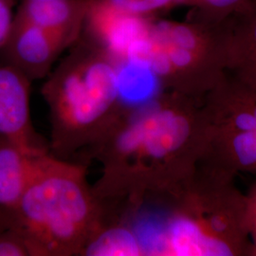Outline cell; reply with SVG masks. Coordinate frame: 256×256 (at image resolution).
I'll return each mask as SVG.
<instances>
[{
	"mask_svg": "<svg viewBox=\"0 0 256 256\" xmlns=\"http://www.w3.org/2000/svg\"><path fill=\"white\" fill-rule=\"evenodd\" d=\"M206 147L204 97L158 90L126 104L82 162L101 164L93 194L106 216L126 220L146 200L171 191L192 174Z\"/></svg>",
	"mask_w": 256,
	"mask_h": 256,
	"instance_id": "obj_1",
	"label": "cell"
},
{
	"mask_svg": "<svg viewBox=\"0 0 256 256\" xmlns=\"http://www.w3.org/2000/svg\"><path fill=\"white\" fill-rule=\"evenodd\" d=\"M234 176L202 158L173 190L146 200L164 212L135 229L144 256H250L246 196Z\"/></svg>",
	"mask_w": 256,
	"mask_h": 256,
	"instance_id": "obj_2",
	"label": "cell"
},
{
	"mask_svg": "<svg viewBox=\"0 0 256 256\" xmlns=\"http://www.w3.org/2000/svg\"><path fill=\"white\" fill-rule=\"evenodd\" d=\"M88 165L46 156L18 198L0 206V230L18 232L30 256H81L106 222Z\"/></svg>",
	"mask_w": 256,
	"mask_h": 256,
	"instance_id": "obj_3",
	"label": "cell"
},
{
	"mask_svg": "<svg viewBox=\"0 0 256 256\" xmlns=\"http://www.w3.org/2000/svg\"><path fill=\"white\" fill-rule=\"evenodd\" d=\"M122 64L82 36L41 88L50 111V154L72 160L104 137L124 110Z\"/></svg>",
	"mask_w": 256,
	"mask_h": 256,
	"instance_id": "obj_4",
	"label": "cell"
},
{
	"mask_svg": "<svg viewBox=\"0 0 256 256\" xmlns=\"http://www.w3.org/2000/svg\"><path fill=\"white\" fill-rule=\"evenodd\" d=\"M227 40L228 18L220 23L149 19L128 64L146 70L160 90L203 98L226 74Z\"/></svg>",
	"mask_w": 256,
	"mask_h": 256,
	"instance_id": "obj_5",
	"label": "cell"
},
{
	"mask_svg": "<svg viewBox=\"0 0 256 256\" xmlns=\"http://www.w3.org/2000/svg\"><path fill=\"white\" fill-rule=\"evenodd\" d=\"M204 158L230 174H256V90L224 75L204 96Z\"/></svg>",
	"mask_w": 256,
	"mask_h": 256,
	"instance_id": "obj_6",
	"label": "cell"
},
{
	"mask_svg": "<svg viewBox=\"0 0 256 256\" xmlns=\"http://www.w3.org/2000/svg\"><path fill=\"white\" fill-rule=\"evenodd\" d=\"M74 43L14 16L5 44L0 48V63L10 64L30 81L45 79L55 62Z\"/></svg>",
	"mask_w": 256,
	"mask_h": 256,
	"instance_id": "obj_7",
	"label": "cell"
},
{
	"mask_svg": "<svg viewBox=\"0 0 256 256\" xmlns=\"http://www.w3.org/2000/svg\"><path fill=\"white\" fill-rule=\"evenodd\" d=\"M27 76L0 63V138L32 154L50 153L48 144L30 117V86Z\"/></svg>",
	"mask_w": 256,
	"mask_h": 256,
	"instance_id": "obj_8",
	"label": "cell"
},
{
	"mask_svg": "<svg viewBox=\"0 0 256 256\" xmlns=\"http://www.w3.org/2000/svg\"><path fill=\"white\" fill-rule=\"evenodd\" d=\"M93 3L94 0H22L14 16L75 44Z\"/></svg>",
	"mask_w": 256,
	"mask_h": 256,
	"instance_id": "obj_9",
	"label": "cell"
},
{
	"mask_svg": "<svg viewBox=\"0 0 256 256\" xmlns=\"http://www.w3.org/2000/svg\"><path fill=\"white\" fill-rule=\"evenodd\" d=\"M226 75L256 90V2L228 18Z\"/></svg>",
	"mask_w": 256,
	"mask_h": 256,
	"instance_id": "obj_10",
	"label": "cell"
},
{
	"mask_svg": "<svg viewBox=\"0 0 256 256\" xmlns=\"http://www.w3.org/2000/svg\"><path fill=\"white\" fill-rule=\"evenodd\" d=\"M48 154L28 153L0 138V206L18 198Z\"/></svg>",
	"mask_w": 256,
	"mask_h": 256,
	"instance_id": "obj_11",
	"label": "cell"
},
{
	"mask_svg": "<svg viewBox=\"0 0 256 256\" xmlns=\"http://www.w3.org/2000/svg\"><path fill=\"white\" fill-rule=\"evenodd\" d=\"M144 250L137 232L126 222H104L81 256H140Z\"/></svg>",
	"mask_w": 256,
	"mask_h": 256,
	"instance_id": "obj_12",
	"label": "cell"
},
{
	"mask_svg": "<svg viewBox=\"0 0 256 256\" xmlns=\"http://www.w3.org/2000/svg\"><path fill=\"white\" fill-rule=\"evenodd\" d=\"M254 0H182L180 6L192 9L189 18L208 23H220L245 8Z\"/></svg>",
	"mask_w": 256,
	"mask_h": 256,
	"instance_id": "obj_13",
	"label": "cell"
},
{
	"mask_svg": "<svg viewBox=\"0 0 256 256\" xmlns=\"http://www.w3.org/2000/svg\"><path fill=\"white\" fill-rule=\"evenodd\" d=\"M130 18L151 19L162 12L180 6V0H97Z\"/></svg>",
	"mask_w": 256,
	"mask_h": 256,
	"instance_id": "obj_14",
	"label": "cell"
},
{
	"mask_svg": "<svg viewBox=\"0 0 256 256\" xmlns=\"http://www.w3.org/2000/svg\"><path fill=\"white\" fill-rule=\"evenodd\" d=\"M0 256H30L27 245L18 232L0 230Z\"/></svg>",
	"mask_w": 256,
	"mask_h": 256,
	"instance_id": "obj_15",
	"label": "cell"
},
{
	"mask_svg": "<svg viewBox=\"0 0 256 256\" xmlns=\"http://www.w3.org/2000/svg\"><path fill=\"white\" fill-rule=\"evenodd\" d=\"M246 226L250 256H256V184L246 196Z\"/></svg>",
	"mask_w": 256,
	"mask_h": 256,
	"instance_id": "obj_16",
	"label": "cell"
},
{
	"mask_svg": "<svg viewBox=\"0 0 256 256\" xmlns=\"http://www.w3.org/2000/svg\"><path fill=\"white\" fill-rule=\"evenodd\" d=\"M14 4L16 0H0V48L5 44L9 36L14 18Z\"/></svg>",
	"mask_w": 256,
	"mask_h": 256,
	"instance_id": "obj_17",
	"label": "cell"
},
{
	"mask_svg": "<svg viewBox=\"0 0 256 256\" xmlns=\"http://www.w3.org/2000/svg\"><path fill=\"white\" fill-rule=\"evenodd\" d=\"M180 2H182V0H180Z\"/></svg>",
	"mask_w": 256,
	"mask_h": 256,
	"instance_id": "obj_18",
	"label": "cell"
}]
</instances>
